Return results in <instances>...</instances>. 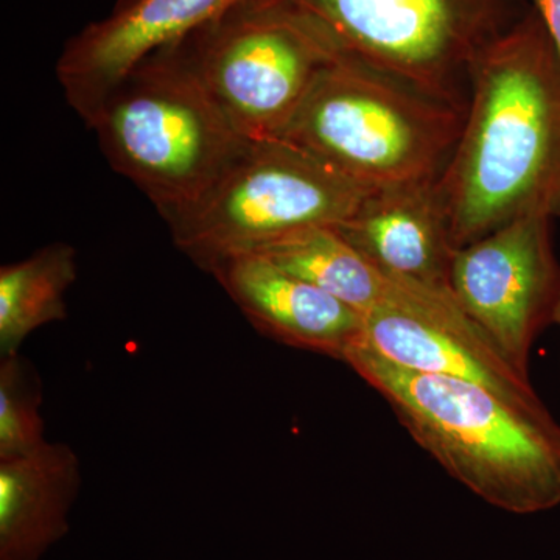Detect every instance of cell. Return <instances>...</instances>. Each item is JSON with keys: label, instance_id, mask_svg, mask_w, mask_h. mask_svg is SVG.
Here are the masks:
<instances>
[{"label": "cell", "instance_id": "1", "mask_svg": "<svg viewBox=\"0 0 560 560\" xmlns=\"http://www.w3.org/2000/svg\"><path fill=\"white\" fill-rule=\"evenodd\" d=\"M438 190L456 249L523 217L560 219V57L533 7L478 58Z\"/></svg>", "mask_w": 560, "mask_h": 560}, {"label": "cell", "instance_id": "2", "mask_svg": "<svg viewBox=\"0 0 560 560\" xmlns=\"http://www.w3.org/2000/svg\"><path fill=\"white\" fill-rule=\"evenodd\" d=\"M442 469L511 514L560 506V425L485 386L401 368L360 341L342 359Z\"/></svg>", "mask_w": 560, "mask_h": 560}, {"label": "cell", "instance_id": "3", "mask_svg": "<svg viewBox=\"0 0 560 560\" xmlns=\"http://www.w3.org/2000/svg\"><path fill=\"white\" fill-rule=\"evenodd\" d=\"M466 108L338 49L280 139L370 189L440 179Z\"/></svg>", "mask_w": 560, "mask_h": 560}, {"label": "cell", "instance_id": "4", "mask_svg": "<svg viewBox=\"0 0 560 560\" xmlns=\"http://www.w3.org/2000/svg\"><path fill=\"white\" fill-rule=\"evenodd\" d=\"M88 127L162 217L200 200L249 143L175 46L121 80Z\"/></svg>", "mask_w": 560, "mask_h": 560}, {"label": "cell", "instance_id": "5", "mask_svg": "<svg viewBox=\"0 0 560 560\" xmlns=\"http://www.w3.org/2000/svg\"><path fill=\"white\" fill-rule=\"evenodd\" d=\"M372 190L289 140H259L200 200L164 220L176 248L206 270L294 232L337 228Z\"/></svg>", "mask_w": 560, "mask_h": 560}, {"label": "cell", "instance_id": "6", "mask_svg": "<svg viewBox=\"0 0 560 560\" xmlns=\"http://www.w3.org/2000/svg\"><path fill=\"white\" fill-rule=\"evenodd\" d=\"M173 46L249 142L282 136L338 51L287 0H243Z\"/></svg>", "mask_w": 560, "mask_h": 560}, {"label": "cell", "instance_id": "7", "mask_svg": "<svg viewBox=\"0 0 560 560\" xmlns=\"http://www.w3.org/2000/svg\"><path fill=\"white\" fill-rule=\"evenodd\" d=\"M350 57L467 108L482 51L522 0H287Z\"/></svg>", "mask_w": 560, "mask_h": 560}, {"label": "cell", "instance_id": "8", "mask_svg": "<svg viewBox=\"0 0 560 560\" xmlns=\"http://www.w3.org/2000/svg\"><path fill=\"white\" fill-rule=\"evenodd\" d=\"M551 221L540 215L512 221L456 249L452 261L453 298L528 377L530 350L552 324L560 293Z\"/></svg>", "mask_w": 560, "mask_h": 560}, {"label": "cell", "instance_id": "9", "mask_svg": "<svg viewBox=\"0 0 560 560\" xmlns=\"http://www.w3.org/2000/svg\"><path fill=\"white\" fill-rule=\"evenodd\" d=\"M388 279L382 301L364 315L361 341L407 370L477 383L518 410L550 412L451 290Z\"/></svg>", "mask_w": 560, "mask_h": 560}, {"label": "cell", "instance_id": "10", "mask_svg": "<svg viewBox=\"0 0 560 560\" xmlns=\"http://www.w3.org/2000/svg\"><path fill=\"white\" fill-rule=\"evenodd\" d=\"M242 2L117 0L109 14L66 43L57 61L66 101L88 127L109 92L139 65Z\"/></svg>", "mask_w": 560, "mask_h": 560}, {"label": "cell", "instance_id": "11", "mask_svg": "<svg viewBox=\"0 0 560 560\" xmlns=\"http://www.w3.org/2000/svg\"><path fill=\"white\" fill-rule=\"evenodd\" d=\"M205 271L271 340L340 361L363 340L364 316L359 311L259 256L231 254Z\"/></svg>", "mask_w": 560, "mask_h": 560}, {"label": "cell", "instance_id": "12", "mask_svg": "<svg viewBox=\"0 0 560 560\" xmlns=\"http://www.w3.org/2000/svg\"><path fill=\"white\" fill-rule=\"evenodd\" d=\"M335 230L386 278L451 290L456 246L438 179L374 189Z\"/></svg>", "mask_w": 560, "mask_h": 560}, {"label": "cell", "instance_id": "13", "mask_svg": "<svg viewBox=\"0 0 560 560\" xmlns=\"http://www.w3.org/2000/svg\"><path fill=\"white\" fill-rule=\"evenodd\" d=\"M81 463L66 444L0 459V560H40L69 533Z\"/></svg>", "mask_w": 560, "mask_h": 560}, {"label": "cell", "instance_id": "14", "mask_svg": "<svg viewBox=\"0 0 560 560\" xmlns=\"http://www.w3.org/2000/svg\"><path fill=\"white\" fill-rule=\"evenodd\" d=\"M280 270L326 291L368 315L382 301L389 279L330 226L308 228L249 250Z\"/></svg>", "mask_w": 560, "mask_h": 560}, {"label": "cell", "instance_id": "15", "mask_svg": "<svg viewBox=\"0 0 560 560\" xmlns=\"http://www.w3.org/2000/svg\"><path fill=\"white\" fill-rule=\"evenodd\" d=\"M75 279L77 253L66 243L0 268V355H16L33 331L68 318L66 293Z\"/></svg>", "mask_w": 560, "mask_h": 560}, {"label": "cell", "instance_id": "16", "mask_svg": "<svg viewBox=\"0 0 560 560\" xmlns=\"http://www.w3.org/2000/svg\"><path fill=\"white\" fill-rule=\"evenodd\" d=\"M43 385L31 361L16 355L0 361V459L16 458L46 444L40 416Z\"/></svg>", "mask_w": 560, "mask_h": 560}, {"label": "cell", "instance_id": "17", "mask_svg": "<svg viewBox=\"0 0 560 560\" xmlns=\"http://www.w3.org/2000/svg\"><path fill=\"white\" fill-rule=\"evenodd\" d=\"M560 57V0H530Z\"/></svg>", "mask_w": 560, "mask_h": 560}, {"label": "cell", "instance_id": "18", "mask_svg": "<svg viewBox=\"0 0 560 560\" xmlns=\"http://www.w3.org/2000/svg\"><path fill=\"white\" fill-rule=\"evenodd\" d=\"M552 324L560 326V293L558 304H556L555 313H552Z\"/></svg>", "mask_w": 560, "mask_h": 560}]
</instances>
